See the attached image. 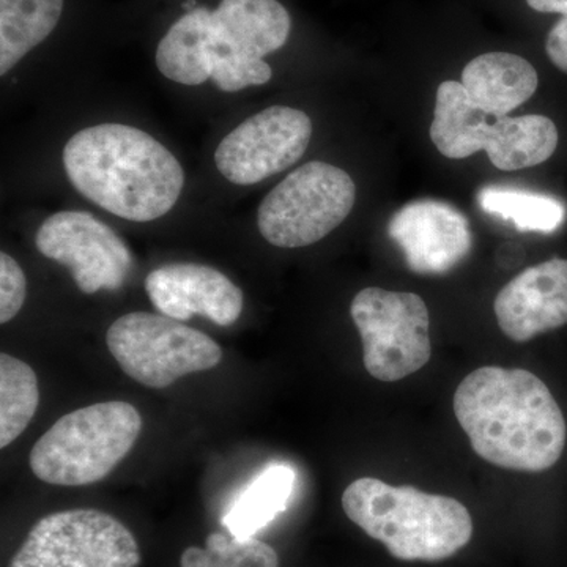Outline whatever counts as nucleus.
Segmentation results:
<instances>
[{
	"instance_id": "f257e3e1",
	"label": "nucleus",
	"mask_w": 567,
	"mask_h": 567,
	"mask_svg": "<svg viewBox=\"0 0 567 567\" xmlns=\"http://www.w3.org/2000/svg\"><path fill=\"white\" fill-rule=\"evenodd\" d=\"M454 413L477 456L499 468L546 472L565 451L561 409L525 369H476L457 386Z\"/></svg>"
},
{
	"instance_id": "f03ea898",
	"label": "nucleus",
	"mask_w": 567,
	"mask_h": 567,
	"mask_svg": "<svg viewBox=\"0 0 567 567\" xmlns=\"http://www.w3.org/2000/svg\"><path fill=\"white\" fill-rule=\"evenodd\" d=\"M69 181L93 204L134 223L173 210L185 175L171 151L145 132L102 123L74 134L63 151Z\"/></svg>"
},
{
	"instance_id": "7ed1b4c3",
	"label": "nucleus",
	"mask_w": 567,
	"mask_h": 567,
	"mask_svg": "<svg viewBox=\"0 0 567 567\" xmlns=\"http://www.w3.org/2000/svg\"><path fill=\"white\" fill-rule=\"evenodd\" d=\"M346 516L404 561H442L470 543L468 509L445 495L360 477L342 495Z\"/></svg>"
},
{
	"instance_id": "20e7f679",
	"label": "nucleus",
	"mask_w": 567,
	"mask_h": 567,
	"mask_svg": "<svg viewBox=\"0 0 567 567\" xmlns=\"http://www.w3.org/2000/svg\"><path fill=\"white\" fill-rule=\"evenodd\" d=\"M142 416L128 402H100L62 416L31 451L33 475L54 486L100 483L128 456Z\"/></svg>"
},
{
	"instance_id": "39448f33",
	"label": "nucleus",
	"mask_w": 567,
	"mask_h": 567,
	"mask_svg": "<svg viewBox=\"0 0 567 567\" xmlns=\"http://www.w3.org/2000/svg\"><path fill=\"white\" fill-rule=\"evenodd\" d=\"M357 186L333 164L311 162L298 167L260 204L257 226L268 244L305 248L322 240L346 221Z\"/></svg>"
},
{
	"instance_id": "423d86ee",
	"label": "nucleus",
	"mask_w": 567,
	"mask_h": 567,
	"mask_svg": "<svg viewBox=\"0 0 567 567\" xmlns=\"http://www.w3.org/2000/svg\"><path fill=\"white\" fill-rule=\"evenodd\" d=\"M107 349L123 372L141 385L163 390L182 377L216 368L221 347L203 331L151 312L118 317L106 334Z\"/></svg>"
},
{
	"instance_id": "0eeeda50",
	"label": "nucleus",
	"mask_w": 567,
	"mask_h": 567,
	"mask_svg": "<svg viewBox=\"0 0 567 567\" xmlns=\"http://www.w3.org/2000/svg\"><path fill=\"white\" fill-rule=\"evenodd\" d=\"M363 341L365 371L380 382H398L431 360L427 306L416 293L368 287L350 305Z\"/></svg>"
},
{
	"instance_id": "6e6552de",
	"label": "nucleus",
	"mask_w": 567,
	"mask_h": 567,
	"mask_svg": "<svg viewBox=\"0 0 567 567\" xmlns=\"http://www.w3.org/2000/svg\"><path fill=\"white\" fill-rule=\"evenodd\" d=\"M140 546L117 518L71 509L40 518L9 567H137Z\"/></svg>"
},
{
	"instance_id": "1a4fd4ad",
	"label": "nucleus",
	"mask_w": 567,
	"mask_h": 567,
	"mask_svg": "<svg viewBox=\"0 0 567 567\" xmlns=\"http://www.w3.org/2000/svg\"><path fill=\"white\" fill-rule=\"evenodd\" d=\"M37 249L65 265L82 293L121 289L133 267L128 246L87 212H59L44 219Z\"/></svg>"
},
{
	"instance_id": "9d476101",
	"label": "nucleus",
	"mask_w": 567,
	"mask_h": 567,
	"mask_svg": "<svg viewBox=\"0 0 567 567\" xmlns=\"http://www.w3.org/2000/svg\"><path fill=\"white\" fill-rule=\"evenodd\" d=\"M311 136L312 122L303 111L267 107L224 137L216 148V167L234 185H256L293 166Z\"/></svg>"
},
{
	"instance_id": "9b49d317",
	"label": "nucleus",
	"mask_w": 567,
	"mask_h": 567,
	"mask_svg": "<svg viewBox=\"0 0 567 567\" xmlns=\"http://www.w3.org/2000/svg\"><path fill=\"white\" fill-rule=\"evenodd\" d=\"M388 235L417 275H445L464 262L473 248L468 219L442 200H415L395 212Z\"/></svg>"
},
{
	"instance_id": "f8f14e48",
	"label": "nucleus",
	"mask_w": 567,
	"mask_h": 567,
	"mask_svg": "<svg viewBox=\"0 0 567 567\" xmlns=\"http://www.w3.org/2000/svg\"><path fill=\"white\" fill-rule=\"evenodd\" d=\"M145 290L162 315L178 322L203 316L219 327H230L244 311L240 287L207 265H164L148 274Z\"/></svg>"
},
{
	"instance_id": "ddd939ff",
	"label": "nucleus",
	"mask_w": 567,
	"mask_h": 567,
	"mask_svg": "<svg viewBox=\"0 0 567 567\" xmlns=\"http://www.w3.org/2000/svg\"><path fill=\"white\" fill-rule=\"evenodd\" d=\"M499 330L527 342L567 323V260L533 265L506 284L495 300Z\"/></svg>"
},
{
	"instance_id": "4468645a",
	"label": "nucleus",
	"mask_w": 567,
	"mask_h": 567,
	"mask_svg": "<svg viewBox=\"0 0 567 567\" xmlns=\"http://www.w3.org/2000/svg\"><path fill=\"white\" fill-rule=\"evenodd\" d=\"M292 20L278 0H223L212 11V58L264 59L281 50Z\"/></svg>"
},
{
	"instance_id": "2eb2a0df",
	"label": "nucleus",
	"mask_w": 567,
	"mask_h": 567,
	"mask_svg": "<svg viewBox=\"0 0 567 567\" xmlns=\"http://www.w3.org/2000/svg\"><path fill=\"white\" fill-rule=\"evenodd\" d=\"M462 85L481 111L499 118L535 95L539 76L520 55L487 52L466 63Z\"/></svg>"
},
{
	"instance_id": "dca6fc26",
	"label": "nucleus",
	"mask_w": 567,
	"mask_h": 567,
	"mask_svg": "<svg viewBox=\"0 0 567 567\" xmlns=\"http://www.w3.org/2000/svg\"><path fill=\"white\" fill-rule=\"evenodd\" d=\"M297 472L292 466L275 462L265 466L244 491L235 496L223 516V525L237 539L254 537L271 524L289 506Z\"/></svg>"
},
{
	"instance_id": "f3484780",
	"label": "nucleus",
	"mask_w": 567,
	"mask_h": 567,
	"mask_svg": "<svg viewBox=\"0 0 567 567\" xmlns=\"http://www.w3.org/2000/svg\"><path fill=\"white\" fill-rule=\"evenodd\" d=\"M558 140L557 125L546 115H505L488 126L484 151L499 171H520L546 163Z\"/></svg>"
},
{
	"instance_id": "a211bd4d",
	"label": "nucleus",
	"mask_w": 567,
	"mask_h": 567,
	"mask_svg": "<svg viewBox=\"0 0 567 567\" xmlns=\"http://www.w3.org/2000/svg\"><path fill=\"white\" fill-rule=\"evenodd\" d=\"M156 66L183 85H200L212 78V11L199 7L175 22L159 41Z\"/></svg>"
},
{
	"instance_id": "6ab92c4d",
	"label": "nucleus",
	"mask_w": 567,
	"mask_h": 567,
	"mask_svg": "<svg viewBox=\"0 0 567 567\" xmlns=\"http://www.w3.org/2000/svg\"><path fill=\"white\" fill-rule=\"evenodd\" d=\"M487 114L470 100L462 82L445 81L436 91L431 140L436 151L451 159H464L484 151Z\"/></svg>"
},
{
	"instance_id": "aec40b11",
	"label": "nucleus",
	"mask_w": 567,
	"mask_h": 567,
	"mask_svg": "<svg viewBox=\"0 0 567 567\" xmlns=\"http://www.w3.org/2000/svg\"><path fill=\"white\" fill-rule=\"evenodd\" d=\"M62 10L63 0H0V74L50 37Z\"/></svg>"
},
{
	"instance_id": "412c9836",
	"label": "nucleus",
	"mask_w": 567,
	"mask_h": 567,
	"mask_svg": "<svg viewBox=\"0 0 567 567\" xmlns=\"http://www.w3.org/2000/svg\"><path fill=\"white\" fill-rule=\"evenodd\" d=\"M477 204L488 215L513 223L520 233H555L566 219L565 205L555 197L506 186L481 189Z\"/></svg>"
},
{
	"instance_id": "4be33fe9",
	"label": "nucleus",
	"mask_w": 567,
	"mask_h": 567,
	"mask_svg": "<svg viewBox=\"0 0 567 567\" xmlns=\"http://www.w3.org/2000/svg\"><path fill=\"white\" fill-rule=\"evenodd\" d=\"M39 404L35 371L9 353L0 354V447L10 446L28 429Z\"/></svg>"
},
{
	"instance_id": "5701e85b",
	"label": "nucleus",
	"mask_w": 567,
	"mask_h": 567,
	"mask_svg": "<svg viewBox=\"0 0 567 567\" xmlns=\"http://www.w3.org/2000/svg\"><path fill=\"white\" fill-rule=\"evenodd\" d=\"M182 567H278L279 557L274 547L246 537L237 539L224 533H212L205 548L188 547L182 554Z\"/></svg>"
},
{
	"instance_id": "b1692460",
	"label": "nucleus",
	"mask_w": 567,
	"mask_h": 567,
	"mask_svg": "<svg viewBox=\"0 0 567 567\" xmlns=\"http://www.w3.org/2000/svg\"><path fill=\"white\" fill-rule=\"evenodd\" d=\"M212 80L223 92H240L251 85L267 84L274 76L271 66L264 59L213 55Z\"/></svg>"
},
{
	"instance_id": "393cba45",
	"label": "nucleus",
	"mask_w": 567,
	"mask_h": 567,
	"mask_svg": "<svg viewBox=\"0 0 567 567\" xmlns=\"http://www.w3.org/2000/svg\"><path fill=\"white\" fill-rule=\"evenodd\" d=\"M28 295V281L20 264L7 252L0 254V323L18 316Z\"/></svg>"
},
{
	"instance_id": "a878e982",
	"label": "nucleus",
	"mask_w": 567,
	"mask_h": 567,
	"mask_svg": "<svg viewBox=\"0 0 567 567\" xmlns=\"http://www.w3.org/2000/svg\"><path fill=\"white\" fill-rule=\"evenodd\" d=\"M546 51L550 62L567 73V17H563L548 32Z\"/></svg>"
},
{
	"instance_id": "bb28decb",
	"label": "nucleus",
	"mask_w": 567,
	"mask_h": 567,
	"mask_svg": "<svg viewBox=\"0 0 567 567\" xmlns=\"http://www.w3.org/2000/svg\"><path fill=\"white\" fill-rule=\"evenodd\" d=\"M527 3L539 13H558L567 17V0H527Z\"/></svg>"
}]
</instances>
